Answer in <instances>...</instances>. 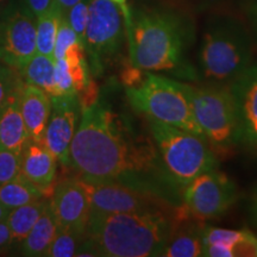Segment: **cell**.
Instances as JSON below:
<instances>
[{
	"label": "cell",
	"instance_id": "obj_1",
	"mask_svg": "<svg viewBox=\"0 0 257 257\" xmlns=\"http://www.w3.org/2000/svg\"><path fill=\"white\" fill-rule=\"evenodd\" d=\"M68 166L85 181L117 182L173 207L182 206V191L167 172L150 131H140L98 99L81 110Z\"/></svg>",
	"mask_w": 257,
	"mask_h": 257
},
{
	"label": "cell",
	"instance_id": "obj_2",
	"mask_svg": "<svg viewBox=\"0 0 257 257\" xmlns=\"http://www.w3.org/2000/svg\"><path fill=\"white\" fill-rule=\"evenodd\" d=\"M180 207L89 213L86 237L98 256H161L178 221Z\"/></svg>",
	"mask_w": 257,
	"mask_h": 257
},
{
	"label": "cell",
	"instance_id": "obj_3",
	"mask_svg": "<svg viewBox=\"0 0 257 257\" xmlns=\"http://www.w3.org/2000/svg\"><path fill=\"white\" fill-rule=\"evenodd\" d=\"M131 63L146 72H169L193 79L185 61L187 31L182 19L168 10L137 8L125 23Z\"/></svg>",
	"mask_w": 257,
	"mask_h": 257
},
{
	"label": "cell",
	"instance_id": "obj_4",
	"mask_svg": "<svg viewBox=\"0 0 257 257\" xmlns=\"http://www.w3.org/2000/svg\"><path fill=\"white\" fill-rule=\"evenodd\" d=\"M251 63V41L242 24L221 18L208 27L199 51L205 78L216 85H229Z\"/></svg>",
	"mask_w": 257,
	"mask_h": 257
},
{
	"label": "cell",
	"instance_id": "obj_5",
	"mask_svg": "<svg viewBox=\"0 0 257 257\" xmlns=\"http://www.w3.org/2000/svg\"><path fill=\"white\" fill-rule=\"evenodd\" d=\"M125 93L130 105L148 119L184 128L204 137L194 117L186 83L146 72L142 81L126 87Z\"/></svg>",
	"mask_w": 257,
	"mask_h": 257
},
{
	"label": "cell",
	"instance_id": "obj_6",
	"mask_svg": "<svg viewBox=\"0 0 257 257\" xmlns=\"http://www.w3.org/2000/svg\"><path fill=\"white\" fill-rule=\"evenodd\" d=\"M148 128L167 172L181 191L198 175L217 168V157L204 137L153 119H148Z\"/></svg>",
	"mask_w": 257,
	"mask_h": 257
},
{
	"label": "cell",
	"instance_id": "obj_7",
	"mask_svg": "<svg viewBox=\"0 0 257 257\" xmlns=\"http://www.w3.org/2000/svg\"><path fill=\"white\" fill-rule=\"evenodd\" d=\"M193 112L204 137L217 150L237 146V112L227 85L192 86L186 83Z\"/></svg>",
	"mask_w": 257,
	"mask_h": 257
},
{
	"label": "cell",
	"instance_id": "obj_8",
	"mask_svg": "<svg viewBox=\"0 0 257 257\" xmlns=\"http://www.w3.org/2000/svg\"><path fill=\"white\" fill-rule=\"evenodd\" d=\"M123 15L112 0H89L85 50L91 72L101 75L119 55L123 46Z\"/></svg>",
	"mask_w": 257,
	"mask_h": 257
},
{
	"label": "cell",
	"instance_id": "obj_9",
	"mask_svg": "<svg viewBox=\"0 0 257 257\" xmlns=\"http://www.w3.org/2000/svg\"><path fill=\"white\" fill-rule=\"evenodd\" d=\"M237 199L236 184L218 168L198 175L182 189V205L199 221L221 217Z\"/></svg>",
	"mask_w": 257,
	"mask_h": 257
},
{
	"label": "cell",
	"instance_id": "obj_10",
	"mask_svg": "<svg viewBox=\"0 0 257 257\" xmlns=\"http://www.w3.org/2000/svg\"><path fill=\"white\" fill-rule=\"evenodd\" d=\"M32 12L11 9L0 19V62L21 70L37 53L36 22Z\"/></svg>",
	"mask_w": 257,
	"mask_h": 257
},
{
	"label": "cell",
	"instance_id": "obj_11",
	"mask_svg": "<svg viewBox=\"0 0 257 257\" xmlns=\"http://www.w3.org/2000/svg\"><path fill=\"white\" fill-rule=\"evenodd\" d=\"M78 94L51 96V112L42 143L63 166H68L70 144L81 117Z\"/></svg>",
	"mask_w": 257,
	"mask_h": 257
},
{
	"label": "cell",
	"instance_id": "obj_12",
	"mask_svg": "<svg viewBox=\"0 0 257 257\" xmlns=\"http://www.w3.org/2000/svg\"><path fill=\"white\" fill-rule=\"evenodd\" d=\"M82 181L88 193L91 205L89 213H119L157 207H173L160 199L117 182Z\"/></svg>",
	"mask_w": 257,
	"mask_h": 257
},
{
	"label": "cell",
	"instance_id": "obj_13",
	"mask_svg": "<svg viewBox=\"0 0 257 257\" xmlns=\"http://www.w3.org/2000/svg\"><path fill=\"white\" fill-rule=\"evenodd\" d=\"M50 205L60 230H69L86 236L91 205L81 179L61 181L54 188Z\"/></svg>",
	"mask_w": 257,
	"mask_h": 257
},
{
	"label": "cell",
	"instance_id": "obj_14",
	"mask_svg": "<svg viewBox=\"0 0 257 257\" xmlns=\"http://www.w3.org/2000/svg\"><path fill=\"white\" fill-rule=\"evenodd\" d=\"M229 89L237 112V142L257 150V63L232 80Z\"/></svg>",
	"mask_w": 257,
	"mask_h": 257
},
{
	"label": "cell",
	"instance_id": "obj_15",
	"mask_svg": "<svg viewBox=\"0 0 257 257\" xmlns=\"http://www.w3.org/2000/svg\"><path fill=\"white\" fill-rule=\"evenodd\" d=\"M202 256L257 257V236L251 231L202 227Z\"/></svg>",
	"mask_w": 257,
	"mask_h": 257
},
{
	"label": "cell",
	"instance_id": "obj_16",
	"mask_svg": "<svg viewBox=\"0 0 257 257\" xmlns=\"http://www.w3.org/2000/svg\"><path fill=\"white\" fill-rule=\"evenodd\" d=\"M56 162L43 143L29 138L21 152V174L49 194L56 176Z\"/></svg>",
	"mask_w": 257,
	"mask_h": 257
},
{
	"label": "cell",
	"instance_id": "obj_17",
	"mask_svg": "<svg viewBox=\"0 0 257 257\" xmlns=\"http://www.w3.org/2000/svg\"><path fill=\"white\" fill-rule=\"evenodd\" d=\"M19 105L29 138L42 142L51 112V96L43 89L22 81Z\"/></svg>",
	"mask_w": 257,
	"mask_h": 257
},
{
	"label": "cell",
	"instance_id": "obj_18",
	"mask_svg": "<svg viewBox=\"0 0 257 257\" xmlns=\"http://www.w3.org/2000/svg\"><path fill=\"white\" fill-rule=\"evenodd\" d=\"M191 217L182 205L178 221L172 236L167 242L162 255L166 257H199L202 256V225L189 221Z\"/></svg>",
	"mask_w": 257,
	"mask_h": 257
},
{
	"label": "cell",
	"instance_id": "obj_19",
	"mask_svg": "<svg viewBox=\"0 0 257 257\" xmlns=\"http://www.w3.org/2000/svg\"><path fill=\"white\" fill-rule=\"evenodd\" d=\"M21 83L10 96L8 104L0 110V150H9L17 154H21L29 140L19 105Z\"/></svg>",
	"mask_w": 257,
	"mask_h": 257
},
{
	"label": "cell",
	"instance_id": "obj_20",
	"mask_svg": "<svg viewBox=\"0 0 257 257\" xmlns=\"http://www.w3.org/2000/svg\"><path fill=\"white\" fill-rule=\"evenodd\" d=\"M57 232H59V225L49 200V204L44 208L43 213L32 226L30 232L21 242L22 253L30 257L46 256Z\"/></svg>",
	"mask_w": 257,
	"mask_h": 257
},
{
	"label": "cell",
	"instance_id": "obj_21",
	"mask_svg": "<svg viewBox=\"0 0 257 257\" xmlns=\"http://www.w3.org/2000/svg\"><path fill=\"white\" fill-rule=\"evenodd\" d=\"M48 204L49 200L42 198L10 210L5 221L11 232L12 242H22L27 237Z\"/></svg>",
	"mask_w": 257,
	"mask_h": 257
},
{
	"label": "cell",
	"instance_id": "obj_22",
	"mask_svg": "<svg viewBox=\"0 0 257 257\" xmlns=\"http://www.w3.org/2000/svg\"><path fill=\"white\" fill-rule=\"evenodd\" d=\"M23 81L43 89L50 96L55 95V60L54 57L36 53L19 70Z\"/></svg>",
	"mask_w": 257,
	"mask_h": 257
},
{
	"label": "cell",
	"instance_id": "obj_23",
	"mask_svg": "<svg viewBox=\"0 0 257 257\" xmlns=\"http://www.w3.org/2000/svg\"><path fill=\"white\" fill-rule=\"evenodd\" d=\"M46 197V193L25 179L21 173L15 179L0 185V204L9 210Z\"/></svg>",
	"mask_w": 257,
	"mask_h": 257
},
{
	"label": "cell",
	"instance_id": "obj_24",
	"mask_svg": "<svg viewBox=\"0 0 257 257\" xmlns=\"http://www.w3.org/2000/svg\"><path fill=\"white\" fill-rule=\"evenodd\" d=\"M62 16L63 12L53 3L50 10L36 18V48L38 54L53 57L57 30Z\"/></svg>",
	"mask_w": 257,
	"mask_h": 257
},
{
	"label": "cell",
	"instance_id": "obj_25",
	"mask_svg": "<svg viewBox=\"0 0 257 257\" xmlns=\"http://www.w3.org/2000/svg\"><path fill=\"white\" fill-rule=\"evenodd\" d=\"M86 238L83 234H79L69 230H60L53 243L48 249L46 256L49 257H72L76 255L80 244Z\"/></svg>",
	"mask_w": 257,
	"mask_h": 257
},
{
	"label": "cell",
	"instance_id": "obj_26",
	"mask_svg": "<svg viewBox=\"0 0 257 257\" xmlns=\"http://www.w3.org/2000/svg\"><path fill=\"white\" fill-rule=\"evenodd\" d=\"M55 95L78 94L75 78L64 57L55 61Z\"/></svg>",
	"mask_w": 257,
	"mask_h": 257
},
{
	"label": "cell",
	"instance_id": "obj_27",
	"mask_svg": "<svg viewBox=\"0 0 257 257\" xmlns=\"http://www.w3.org/2000/svg\"><path fill=\"white\" fill-rule=\"evenodd\" d=\"M88 5L89 0H80L64 14L69 25L75 31L76 36L79 37V41L81 42L83 47H85L86 28H87L88 22Z\"/></svg>",
	"mask_w": 257,
	"mask_h": 257
},
{
	"label": "cell",
	"instance_id": "obj_28",
	"mask_svg": "<svg viewBox=\"0 0 257 257\" xmlns=\"http://www.w3.org/2000/svg\"><path fill=\"white\" fill-rule=\"evenodd\" d=\"M81 43L79 41V37L76 36L75 31L73 30L72 27H70L68 21H67L66 16H62L60 21L59 30H57V36L55 41V48H54V54L53 57L54 60H60L64 57L66 53L73 44L75 43Z\"/></svg>",
	"mask_w": 257,
	"mask_h": 257
},
{
	"label": "cell",
	"instance_id": "obj_29",
	"mask_svg": "<svg viewBox=\"0 0 257 257\" xmlns=\"http://www.w3.org/2000/svg\"><path fill=\"white\" fill-rule=\"evenodd\" d=\"M21 173V154L0 150V185L15 179Z\"/></svg>",
	"mask_w": 257,
	"mask_h": 257
},
{
	"label": "cell",
	"instance_id": "obj_30",
	"mask_svg": "<svg viewBox=\"0 0 257 257\" xmlns=\"http://www.w3.org/2000/svg\"><path fill=\"white\" fill-rule=\"evenodd\" d=\"M21 81L22 80L16 78L15 74L10 70V67L0 64V110L8 104L10 96Z\"/></svg>",
	"mask_w": 257,
	"mask_h": 257
},
{
	"label": "cell",
	"instance_id": "obj_31",
	"mask_svg": "<svg viewBox=\"0 0 257 257\" xmlns=\"http://www.w3.org/2000/svg\"><path fill=\"white\" fill-rule=\"evenodd\" d=\"M25 3L36 18L46 14L48 10H50L53 6V0H25Z\"/></svg>",
	"mask_w": 257,
	"mask_h": 257
},
{
	"label": "cell",
	"instance_id": "obj_32",
	"mask_svg": "<svg viewBox=\"0 0 257 257\" xmlns=\"http://www.w3.org/2000/svg\"><path fill=\"white\" fill-rule=\"evenodd\" d=\"M244 9H245V15L257 38V0H245Z\"/></svg>",
	"mask_w": 257,
	"mask_h": 257
},
{
	"label": "cell",
	"instance_id": "obj_33",
	"mask_svg": "<svg viewBox=\"0 0 257 257\" xmlns=\"http://www.w3.org/2000/svg\"><path fill=\"white\" fill-rule=\"evenodd\" d=\"M12 242L11 232L5 220L0 221V250Z\"/></svg>",
	"mask_w": 257,
	"mask_h": 257
},
{
	"label": "cell",
	"instance_id": "obj_34",
	"mask_svg": "<svg viewBox=\"0 0 257 257\" xmlns=\"http://www.w3.org/2000/svg\"><path fill=\"white\" fill-rule=\"evenodd\" d=\"M250 217H251L252 223L257 226V186L253 189L251 201H250Z\"/></svg>",
	"mask_w": 257,
	"mask_h": 257
},
{
	"label": "cell",
	"instance_id": "obj_35",
	"mask_svg": "<svg viewBox=\"0 0 257 257\" xmlns=\"http://www.w3.org/2000/svg\"><path fill=\"white\" fill-rule=\"evenodd\" d=\"M112 2H113L114 4H117L118 8L120 9L125 23H126V22H128V19H130V15H131V10L128 9L126 0H112Z\"/></svg>",
	"mask_w": 257,
	"mask_h": 257
},
{
	"label": "cell",
	"instance_id": "obj_36",
	"mask_svg": "<svg viewBox=\"0 0 257 257\" xmlns=\"http://www.w3.org/2000/svg\"><path fill=\"white\" fill-rule=\"evenodd\" d=\"M80 0H53V3L55 4L57 8H59L61 11L63 12V14H66L68 10L72 8L76 4V3H79Z\"/></svg>",
	"mask_w": 257,
	"mask_h": 257
},
{
	"label": "cell",
	"instance_id": "obj_37",
	"mask_svg": "<svg viewBox=\"0 0 257 257\" xmlns=\"http://www.w3.org/2000/svg\"><path fill=\"white\" fill-rule=\"evenodd\" d=\"M9 212H10L9 208H6L4 205L0 204V221H3V220L6 219V217H8Z\"/></svg>",
	"mask_w": 257,
	"mask_h": 257
},
{
	"label": "cell",
	"instance_id": "obj_38",
	"mask_svg": "<svg viewBox=\"0 0 257 257\" xmlns=\"http://www.w3.org/2000/svg\"><path fill=\"white\" fill-rule=\"evenodd\" d=\"M3 2V0H0V3H2Z\"/></svg>",
	"mask_w": 257,
	"mask_h": 257
}]
</instances>
